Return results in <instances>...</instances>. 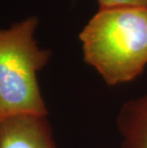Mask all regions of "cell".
Wrapping results in <instances>:
<instances>
[{
    "label": "cell",
    "mask_w": 147,
    "mask_h": 148,
    "mask_svg": "<svg viewBox=\"0 0 147 148\" xmlns=\"http://www.w3.org/2000/svg\"><path fill=\"white\" fill-rule=\"evenodd\" d=\"M121 148H147V94L127 100L118 110Z\"/></svg>",
    "instance_id": "cell-4"
},
{
    "label": "cell",
    "mask_w": 147,
    "mask_h": 148,
    "mask_svg": "<svg viewBox=\"0 0 147 148\" xmlns=\"http://www.w3.org/2000/svg\"><path fill=\"white\" fill-rule=\"evenodd\" d=\"M99 9H108L125 6H139L147 8V0H96Z\"/></svg>",
    "instance_id": "cell-5"
},
{
    "label": "cell",
    "mask_w": 147,
    "mask_h": 148,
    "mask_svg": "<svg viewBox=\"0 0 147 148\" xmlns=\"http://www.w3.org/2000/svg\"><path fill=\"white\" fill-rule=\"evenodd\" d=\"M0 148H57L48 116L0 118Z\"/></svg>",
    "instance_id": "cell-3"
},
{
    "label": "cell",
    "mask_w": 147,
    "mask_h": 148,
    "mask_svg": "<svg viewBox=\"0 0 147 148\" xmlns=\"http://www.w3.org/2000/svg\"><path fill=\"white\" fill-rule=\"evenodd\" d=\"M79 38L85 63L106 84L131 82L147 67V8L98 9Z\"/></svg>",
    "instance_id": "cell-1"
},
{
    "label": "cell",
    "mask_w": 147,
    "mask_h": 148,
    "mask_svg": "<svg viewBox=\"0 0 147 148\" xmlns=\"http://www.w3.org/2000/svg\"><path fill=\"white\" fill-rule=\"evenodd\" d=\"M38 24V17L29 16L0 30V118L48 116L37 74L48 64L52 52L34 38Z\"/></svg>",
    "instance_id": "cell-2"
}]
</instances>
